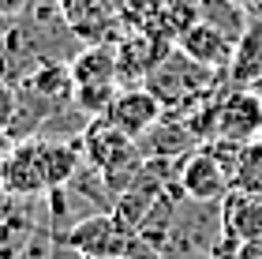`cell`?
Returning a JSON list of instances; mask_svg holds the SVG:
<instances>
[{
    "instance_id": "1",
    "label": "cell",
    "mask_w": 262,
    "mask_h": 259,
    "mask_svg": "<svg viewBox=\"0 0 262 259\" xmlns=\"http://www.w3.org/2000/svg\"><path fill=\"white\" fill-rule=\"evenodd\" d=\"M217 83H229V72H213V68L191 61V56H187L184 49H176V45L154 64V72L146 75V90L172 113L191 109L195 102H202L206 94H213L210 87H217Z\"/></svg>"
},
{
    "instance_id": "2",
    "label": "cell",
    "mask_w": 262,
    "mask_h": 259,
    "mask_svg": "<svg viewBox=\"0 0 262 259\" xmlns=\"http://www.w3.org/2000/svg\"><path fill=\"white\" fill-rule=\"evenodd\" d=\"M225 233V210L217 199H191L184 195L169 226V237L161 244V259H213Z\"/></svg>"
},
{
    "instance_id": "3",
    "label": "cell",
    "mask_w": 262,
    "mask_h": 259,
    "mask_svg": "<svg viewBox=\"0 0 262 259\" xmlns=\"http://www.w3.org/2000/svg\"><path fill=\"white\" fill-rule=\"evenodd\" d=\"M68 241L75 252H82L86 259H120L127 248H131V233L120 229V222L113 214H105V210H90V214H82L75 226L68 229Z\"/></svg>"
},
{
    "instance_id": "4",
    "label": "cell",
    "mask_w": 262,
    "mask_h": 259,
    "mask_svg": "<svg viewBox=\"0 0 262 259\" xmlns=\"http://www.w3.org/2000/svg\"><path fill=\"white\" fill-rule=\"evenodd\" d=\"M0 188L8 195H27V199H41L45 188V169H41V139H19L11 147V154L0 162Z\"/></svg>"
},
{
    "instance_id": "5",
    "label": "cell",
    "mask_w": 262,
    "mask_h": 259,
    "mask_svg": "<svg viewBox=\"0 0 262 259\" xmlns=\"http://www.w3.org/2000/svg\"><path fill=\"white\" fill-rule=\"evenodd\" d=\"M262 132V102L247 87H232L217 98V135L232 143H255Z\"/></svg>"
},
{
    "instance_id": "6",
    "label": "cell",
    "mask_w": 262,
    "mask_h": 259,
    "mask_svg": "<svg viewBox=\"0 0 262 259\" xmlns=\"http://www.w3.org/2000/svg\"><path fill=\"white\" fill-rule=\"evenodd\" d=\"M176 181H180L184 195H191V199H217V203H221V199L232 192L229 169H225L202 143L180 162V176H176Z\"/></svg>"
},
{
    "instance_id": "7",
    "label": "cell",
    "mask_w": 262,
    "mask_h": 259,
    "mask_svg": "<svg viewBox=\"0 0 262 259\" xmlns=\"http://www.w3.org/2000/svg\"><path fill=\"white\" fill-rule=\"evenodd\" d=\"M135 143H139V150H142V158H169V162H180V158H187V154L199 147V139H195V132L187 128V121H184L180 113L165 109L161 121L154 124V128H146Z\"/></svg>"
},
{
    "instance_id": "8",
    "label": "cell",
    "mask_w": 262,
    "mask_h": 259,
    "mask_svg": "<svg viewBox=\"0 0 262 259\" xmlns=\"http://www.w3.org/2000/svg\"><path fill=\"white\" fill-rule=\"evenodd\" d=\"M161 113H165V105L154 98L146 87H127V90H116V98H113L105 116H109L127 139H139L146 128H154L161 121Z\"/></svg>"
},
{
    "instance_id": "9",
    "label": "cell",
    "mask_w": 262,
    "mask_h": 259,
    "mask_svg": "<svg viewBox=\"0 0 262 259\" xmlns=\"http://www.w3.org/2000/svg\"><path fill=\"white\" fill-rule=\"evenodd\" d=\"M176 49H184L191 61L199 64H206L213 68V72H229V64H232V53H236V45L225 38L221 30H213L210 23H191L180 38H176Z\"/></svg>"
},
{
    "instance_id": "10",
    "label": "cell",
    "mask_w": 262,
    "mask_h": 259,
    "mask_svg": "<svg viewBox=\"0 0 262 259\" xmlns=\"http://www.w3.org/2000/svg\"><path fill=\"white\" fill-rule=\"evenodd\" d=\"M225 210V233H232L247 248H262V195L229 192L221 199Z\"/></svg>"
},
{
    "instance_id": "11",
    "label": "cell",
    "mask_w": 262,
    "mask_h": 259,
    "mask_svg": "<svg viewBox=\"0 0 262 259\" xmlns=\"http://www.w3.org/2000/svg\"><path fill=\"white\" fill-rule=\"evenodd\" d=\"M262 75V15L251 11V23H247L244 38L236 42L232 64H229V83L232 87H247Z\"/></svg>"
},
{
    "instance_id": "12",
    "label": "cell",
    "mask_w": 262,
    "mask_h": 259,
    "mask_svg": "<svg viewBox=\"0 0 262 259\" xmlns=\"http://www.w3.org/2000/svg\"><path fill=\"white\" fill-rule=\"evenodd\" d=\"M124 143H131V139L109 121V116H94V121L86 124V132L79 135L82 162H86V166H98V169H101V166H105V162H109Z\"/></svg>"
},
{
    "instance_id": "13",
    "label": "cell",
    "mask_w": 262,
    "mask_h": 259,
    "mask_svg": "<svg viewBox=\"0 0 262 259\" xmlns=\"http://www.w3.org/2000/svg\"><path fill=\"white\" fill-rule=\"evenodd\" d=\"M71 79L75 87H101V83H116V53L109 45H86L82 53L71 56Z\"/></svg>"
},
{
    "instance_id": "14",
    "label": "cell",
    "mask_w": 262,
    "mask_h": 259,
    "mask_svg": "<svg viewBox=\"0 0 262 259\" xmlns=\"http://www.w3.org/2000/svg\"><path fill=\"white\" fill-rule=\"evenodd\" d=\"M199 19L210 23L213 30H221L232 45L244 38L247 23H251V11H247L240 0H199Z\"/></svg>"
},
{
    "instance_id": "15",
    "label": "cell",
    "mask_w": 262,
    "mask_h": 259,
    "mask_svg": "<svg viewBox=\"0 0 262 259\" xmlns=\"http://www.w3.org/2000/svg\"><path fill=\"white\" fill-rule=\"evenodd\" d=\"M232 192H247V195H262V143H247L240 150V166L232 176Z\"/></svg>"
},
{
    "instance_id": "16",
    "label": "cell",
    "mask_w": 262,
    "mask_h": 259,
    "mask_svg": "<svg viewBox=\"0 0 262 259\" xmlns=\"http://www.w3.org/2000/svg\"><path fill=\"white\" fill-rule=\"evenodd\" d=\"M23 4H27V0H0V27H4V30L15 27V19H19Z\"/></svg>"
},
{
    "instance_id": "17",
    "label": "cell",
    "mask_w": 262,
    "mask_h": 259,
    "mask_svg": "<svg viewBox=\"0 0 262 259\" xmlns=\"http://www.w3.org/2000/svg\"><path fill=\"white\" fill-rule=\"evenodd\" d=\"M120 259H161V252H158V248H150V244H142V241L135 237V241H131V248H127Z\"/></svg>"
},
{
    "instance_id": "18",
    "label": "cell",
    "mask_w": 262,
    "mask_h": 259,
    "mask_svg": "<svg viewBox=\"0 0 262 259\" xmlns=\"http://www.w3.org/2000/svg\"><path fill=\"white\" fill-rule=\"evenodd\" d=\"M11 72V49H8V34H0V83H8Z\"/></svg>"
},
{
    "instance_id": "19",
    "label": "cell",
    "mask_w": 262,
    "mask_h": 259,
    "mask_svg": "<svg viewBox=\"0 0 262 259\" xmlns=\"http://www.w3.org/2000/svg\"><path fill=\"white\" fill-rule=\"evenodd\" d=\"M247 90H251V94H255V98H258V102H262V75H258V79H255V83H247Z\"/></svg>"
},
{
    "instance_id": "20",
    "label": "cell",
    "mask_w": 262,
    "mask_h": 259,
    "mask_svg": "<svg viewBox=\"0 0 262 259\" xmlns=\"http://www.w3.org/2000/svg\"><path fill=\"white\" fill-rule=\"evenodd\" d=\"M258 143H262V132H258Z\"/></svg>"
},
{
    "instance_id": "21",
    "label": "cell",
    "mask_w": 262,
    "mask_h": 259,
    "mask_svg": "<svg viewBox=\"0 0 262 259\" xmlns=\"http://www.w3.org/2000/svg\"><path fill=\"white\" fill-rule=\"evenodd\" d=\"M0 34H4V27H0Z\"/></svg>"
}]
</instances>
